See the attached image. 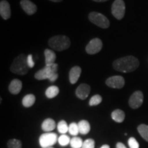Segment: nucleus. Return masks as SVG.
Masks as SVG:
<instances>
[{
	"instance_id": "30",
	"label": "nucleus",
	"mask_w": 148,
	"mask_h": 148,
	"mask_svg": "<svg viewBox=\"0 0 148 148\" xmlns=\"http://www.w3.org/2000/svg\"><path fill=\"white\" fill-rule=\"evenodd\" d=\"M130 148H139V144L134 137H130L128 140Z\"/></svg>"
},
{
	"instance_id": "35",
	"label": "nucleus",
	"mask_w": 148,
	"mask_h": 148,
	"mask_svg": "<svg viewBox=\"0 0 148 148\" xmlns=\"http://www.w3.org/2000/svg\"><path fill=\"white\" fill-rule=\"evenodd\" d=\"M49 1H53V2H60V1H62V0H49Z\"/></svg>"
},
{
	"instance_id": "1",
	"label": "nucleus",
	"mask_w": 148,
	"mask_h": 148,
	"mask_svg": "<svg viewBox=\"0 0 148 148\" xmlns=\"http://www.w3.org/2000/svg\"><path fill=\"white\" fill-rule=\"evenodd\" d=\"M112 66L116 71L123 73H130L137 69L139 66V61L136 57L127 56L114 60Z\"/></svg>"
},
{
	"instance_id": "12",
	"label": "nucleus",
	"mask_w": 148,
	"mask_h": 148,
	"mask_svg": "<svg viewBox=\"0 0 148 148\" xmlns=\"http://www.w3.org/2000/svg\"><path fill=\"white\" fill-rule=\"evenodd\" d=\"M90 92V87L89 85L86 84H82L79 85L75 90V95L80 99H85L88 97Z\"/></svg>"
},
{
	"instance_id": "24",
	"label": "nucleus",
	"mask_w": 148,
	"mask_h": 148,
	"mask_svg": "<svg viewBox=\"0 0 148 148\" xmlns=\"http://www.w3.org/2000/svg\"><path fill=\"white\" fill-rule=\"evenodd\" d=\"M57 128H58V132L62 134H64L69 131V126H68L66 122L64 120H62L59 122L57 125Z\"/></svg>"
},
{
	"instance_id": "32",
	"label": "nucleus",
	"mask_w": 148,
	"mask_h": 148,
	"mask_svg": "<svg viewBox=\"0 0 148 148\" xmlns=\"http://www.w3.org/2000/svg\"><path fill=\"white\" fill-rule=\"evenodd\" d=\"M116 148H127V147L125 146L124 144L122 143H120V142H119V143H116Z\"/></svg>"
},
{
	"instance_id": "5",
	"label": "nucleus",
	"mask_w": 148,
	"mask_h": 148,
	"mask_svg": "<svg viewBox=\"0 0 148 148\" xmlns=\"http://www.w3.org/2000/svg\"><path fill=\"white\" fill-rule=\"evenodd\" d=\"M90 21L101 28H108L110 26L109 20L102 14L97 12H92L88 14Z\"/></svg>"
},
{
	"instance_id": "34",
	"label": "nucleus",
	"mask_w": 148,
	"mask_h": 148,
	"mask_svg": "<svg viewBox=\"0 0 148 148\" xmlns=\"http://www.w3.org/2000/svg\"><path fill=\"white\" fill-rule=\"evenodd\" d=\"M100 148H110V146H109L108 145H103L101 146Z\"/></svg>"
},
{
	"instance_id": "20",
	"label": "nucleus",
	"mask_w": 148,
	"mask_h": 148,
	"mask_svg": "<svg viewBox=\"0 0 148 148\" xmlns=\"http://www.w3.org/2000/svg\"><path fill=\"white\" fill-rule=\"evenodd\" d=\"M36 101V97L32 94H28V95H25V97L23 98L22 100V103L23 106L25 108H29L34 105V103Z\"/></svg>"
},
{
	"instance_id": "4",
	"label": "nucleus",
	"mask_w": 148,
	"mask_h": 148,
	"mask_svg": "<svg viewBox=\"0 0 148 148\" xmlns=\"http://www.w3.org/2000/svg\"><path fill=\"white\" fill-rule=\"evenodd\" d=\"M49 47L55 50L61 51L68 49L71 45L70 39L66 36L58 35L49 38L48 42Z\"/></svg>"
},
{
	"instance_id": "23",
	"label": "nucleus",
	"mask_w": 148,
	"mask_h": 148,
	"mask_svg": "<svg viewBox=\"0 0 148 148\" xmlns=\"http://www.w3.org/2000/svg\"><path fill=\"white\" fill-rule=\"evenodd\" d=\"M83 142L84 141L82 140V138L77 136H74L71 139L70 145L72 148H82Z\"/></svg>"
},
{
	"instance_id": "22",
	"label": "nucleus",
	"mask_w": 148,
	"mask_h": 148,
	"mask_svg": "<svg viewBox=\"0 0 148 148\" xmlns=\"http://www.w3.org/2000/svg\"><path fill=\"white\" fill-rule=\"evenodd\" d=\"M138 132L140 136L148 142V125L145 124H140L138 126Z\"/></svg>"
},
{
	"instance_id": "31",
	"label": "nucleus",
	"mask_w": 148,
	"mask_h": 148,
	"mask_svg": "<svg viewBox=\"0 0 148 148\" xmlns=\"http://www.w3.org/2000/svg\"><path fill=\"white\" fill-rule=\"evenodd\" d=\"M27 64H28L29 68H33L34 66V62L32 58V54H29L27 56Z\"/></svg>"
},
{
	"instance_id": "13",
	"label": "nucleus",
	"mask_w": 148,
	"mask_h": 148,
	"mask_svg": "<svg viewBox=\"0 0 148 148\" xmlns=\"http://www.w3.org/2000/svg\"><path fill=\"white\" fill-rule=\"evenodd\" d=\"M0 14L3 19L7 20L11 16V10L9 3L5 0H1L0 2Z\"/></svg>"
},
{
	"instance_id": "3",
	"label": "nucleus",
	"mask_w": 148,
	"mask_h": 148,
	"mask_svg": "<svg viewBox=\"0 0 148 148\" xmlns=\"http://www.w3.org/2000/svg\"><path fill=\"white\" fill-rule=\"evenodd\" d=\"M29 69L27 57L23 53H21L16 57L10 66V71L18 75H25L28 72Z\"/></svg>"
},
{
	"instance_id": "19",
	"label": "nucleus",
	"mask_w": 148,
	"mask_h": 148,
	"mask_svg": "<svg viewBox=\"0 0 148 148\" xmlns=\"http://www.w3.org/2000/svg\"><path fill=\"white\" fill-rule=\"evenodd\" d=\"M79 132L82 134H87L90 130V125L89 122L86 120H82L78 123Z\"/></svg>"
},
{
	"instance_id": "21",
	"label": "nucleus",
	"mask_w": 148,
	"mask_h": 148,
	"mask_svg": "<svg viewBox=\"0 0 148 148\" xmlns=\"http://www.w3.org/2000/svg\"><path fill=\"white\" fill-rule=\"evenodd\" d=\"M59 93V88L56 86H51L47 88L45 91V95L47 98L51 99L54 98L58 95Z\"/></svg>"
},
{
	"instance_id": "7",
	"label": "nucleus",
	"mask_w": 148,
	"mask_h": 148,
	"mask_svg": "<svg viewBox=\"0 0 148 148\" xmlns=\"http://www.w3.org/2000/svg\"><path fill=\"white\" fill-rule=\"evenodd\" d=\"M112 14L116 19L121 20L123 18L125 12V2L123 0H115L112 5Z\"/></svg>"
},
{
	"instance_id": "2",
	"label": "nucleus",
	"mask_w": 148,
	"mask_h": 148,
	"mask_svg": "<svg viewBox=\"0 0 148 148\" xmlns=\"http://www.w3.org/2000/svg\"><path fill=\"white\" fill-rule=\"evenodd\" d=\"M58 64L54 63L52 65L45 66L35 73L34 77L38 80H43L48 79L51 82H55L58 78Z\"/></svg>"
},
{
	"instance_id": "16",
	"label": "nucleus",
	"mask_w": 148,
	"mask_h": 148,
	"mask_svg": "<svg viewBox=\"0 0 148 148\" xmlns=\"http://www.w3.org/2000/svg\"><path fill=\"white\" fill-rule=\"evenodd\" d=\"M44 54L45 57V64L46 66L52 65L55 63L56 59V55L54 51L51 50V49H46L44 51Z\"/></svg>"
},
{
	"instance_id": "18",
	"label": "nucleus",
	"mask_w": 148,
	"mask_h": 148,
	"mask_svg": "<svg viewBox=\"0 0 148 148\" xmlns=\"http://www.w3.org/2000/svg\"><path fill=\"white\" fill-rule=\"evenodd\" d=\"M111 117L114 121L117 123H122L125 119V113L123 110L120 109L114 110L111 114Z\"/></svg>"
},
{
	"instance_id": "27",
	"label": "nucleus",
	"mask_w": 148,
	"mask_h": 148,
	"mask_svg": "<svg viewBox=\"0 0 148 148\" xmlns=\"http://www.w3.org/2000/svg\"><path fill=\"white\" fill-rule=\"evenodd\" d=\"M8 148H21L22 144L19 140L17 139H11L9 140L7 143Z\"/></svg>"
},
{
	"instance_id": "17",
	"label": "nucleus",
	"mask_w": 148,
	"mask_h": 148,
	"mask_svg": "<svg viewBox=\"0 0 148 148\" xmlns=\"http://www.w3.org/2000/svg\"><path fill=\"white\" fill-rule=\"evenodd\" d=\"M56 123L55 121L50 118L44 120L41 125L42 130L45 131L46 132H49L50 131L53 130L56 128Z\"/></svg>"
},
{
	"instance_id": "25",
	"label": "nucleus",
	"mask_w": 148,
	"mask_h": 148,
	"mask_svg": "<svg viewBox=\"0 0 148 148\" xmlns=\"http://www.w3.org/2000/svg\"><path fill=\"white\" fill-rule=\"evenodd\" d=\"M69 132L71 135H73V136H77L79 132V127H78V124L75 122L73 123H71V124L69 125Z\"/></svg>"
},
{
	"instance_id": "36",
	"label": "nucleus",
	"mask_w": 148,
	"mask_h": 148,
	"mask_svg": "<svg viewBox=\"0 0 148 148\" xmlns=\"http://www.w3.org/2000/svg\"><path fill=\"white\" fill-rule=\"evenodd\" d=\"M47 148H53V147H47Z\"/></svg>"
},
{
	"instance_id": "26",
	"label": "nucleus",
	"mask_w": 148,
	"mask_h": 148,
	"mask_svg": "<svg viewBox=\"0 0 148 148\" xmlns=\"http://www.w3.org/2000/svg\"><path fill=\"white\" fill-rule=\"evenodd\" d=\"M102 101V97L99 95H93L90 98L89 100V105L91 106H97V105L99 104Z\"/></svg>"
},
{
	"instance_id": "10",
	"label": "nucleus",
	"mask_w": 148,
	"mask_h": 148,
	"mask_svg": "<svg viewBox=\"0 0 148 148\" xmlns=\"http://www.w3.org/2000/svg\"><path fill=\"white\" fill-rule=\"evenodd\" d=\"M106 84L110 88H121L125 84V79L120 75H114L108 77L106 80Z\"/></svg>"
},
{
	"instance_id": "33",
	"label": "nucleus",
	"mask_w": 148,
	"mask_h": 148,
	"mask_svg": "<svg viewBox=\"0 0 148 148\" xmlns=\"http://www.w3.org/2000/svg\"><path fill=\"white\" fill-rule=\"evenodd\" d=\"M92 1H96V2H104V1H107L108 0H92Z\"/></svg>"
},
{
	"instance_id": "14",
	"label": "nucleus",
	"mask_w": 148,
	"mask_h": 148,
	"mask_svg": "<svg viewBox=\"0 0 148 148\" xmlns=\"http://www.w3.org/2000/svg\"><path fill=\"white\" fill-rule=\"evenodd\" d=\"M81 72H82V69L78 66H75L71 68L69 75V81L71 84H74L77 82L79 77H80Z\"/></svg>"
},
{
	"instance_id": "28",
	"label": "nucleus",
	"mask_w": 148,
	"mask_h": 148,
	"mask_svg": "<svg viewBox=\"0 0 148 148\" xmlns=\"http://www.w3.org/2000/svg\"><path fill=\"white\" fill-rule=\"evenodd\" d=\"M71 140H70L69 136H68L66 134H62L59 136L58 138V143L61 146H66L68 144L70 143Z\"/></svg>"
},
{
	"instance_id": "29",
	"label": "nucleus",
	"mask_w": 148,
	"mask_h": 148,
	"mask_svg": "<svg viewBox=\"0 0 148 148\" xmlns=\"http://www.w3.org/2000/svg\"><path fill=\"white\" fill-rule=\"evenodd\" d=\"M82 148H95V141L92 138H88L83 142Z\"/></svg>"
},
{
	"instance_id": "11",
	"label": "nucleus",
	"mask_w": 148,
	"mask_h": 148,
	"mask_svg": "<svg viewBox=\"0 0 148 148\" xmlns=\"http://www.w3.org/2000/svg\"><path fill=\"white\" fill-rule=\"evenodd\" d=\"M21 6L28 15H32L36 13L37 11V6L34 3L29 0H21L20 2Z\"/></svg>"
},
{
	"instance_id": "9",
	"label": "nucleus",
	"mask_w": 148,
	"mask_h": 148,
	"mask_svg": "<svg viewBox=\"0 0 148 148\" xmlns=\"http://www.w3.org/2000/svg\"><path fill=\"white\" fill-rule=\"evenodd\" d=\"M143 102V94L140 90L135 91L130 96L129 99V105L133 109H136L141 106Z\"/></svg>"
},
{
	"instance_id": "15",
	"label": "nucleus",
	"mask_w": 148,
	"mask_h": 148,
	"mask_svg": "<svg viewBox=\"0 0 148 148\" xmlns=\"http://www.w3.org/2000/svg\"><path fill=\"white\" fill-rule=\"evenodd\" d=\"M22 88V82L18 79H14L11 81L8 86L9 91L13 95L19 93Z\"/></svg>"
},
{
	"instance_id": "6",
	"label": "nucleus",
	"mask_w": 148,
	"mask_h": 148,
	"mask_svg": "<svg viewBox=\"0 0 148 148\" xmlns=\"http://www.w3.org/2000/svg\"><path fill=\"white\" fill-rule=\"evenodd\" d=\"M57 141H58V136L53 132H45L40 135L39 138V144L42 148L52 147Z\"/></svg>"
},
{
	"instance_id": "8",
	"label": "nucleus",
	"mask_w": 148,
	"mask_h": 148,
	"mask_svg": "<svg viewBox=\"0 0 148 148\" xmlns=\"http://www.w3.org/2000/svg\"><path fill=\"white\" fill-rule=\"evenodd\" d=\"M102 46V41L99 38H93V39L90 40L88 45L86 46V51L88 54H96L101 51Z\"/></svg>"
}]
</instances>
